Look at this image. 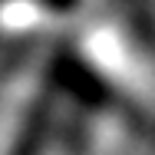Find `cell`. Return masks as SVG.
Masks as SVG:
<instances>
[{"label": "cell", "instance_id": "obj_1", "mask_svg": "<svg viewBox=\"0 0 155 155\" xmlns=\"http://www.w3.org/2000/svg\"><path fill=\"white\" fill-rule=\"evenodd\" d=\"M46 119H50V106L40 102V109L30 116V122H27V129H23V135H20L13 155H40L43 135H46Z\"/></svg>", "mask_w": 155, "mask_h": 155}]
</instances>
